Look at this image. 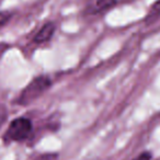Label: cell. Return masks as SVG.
I'll use <instances>...</instances> for the list:
<instances>
[{
	"instance_id": "cell-6",
	"label": "cell",
	"mask_w": 160,
	"mask_h": 160,
	"mask_svg": "<svg viewBox=\"0 0 160 160\" xmlns=\"http://www.w3.org/2000/svg\"><path fill=\"white\" fill-rule=\"evenodd\" d=\"M151 157H152L151 152H149V151H144V152H142L140 155H138L136 158H134L133 160H151Z\"/></svg>"
},
{
	"instance_id": "cell-1",
	"label": "cell",
	"mask_w": 160,
	"mask_h": 160,
	"mask_svg": "<svg viewBox=\"0 0 160 160\" xmlns=\"http://www.w3.org/2000/svg\"><path fill=\"white\" fill-rule=\"evenodd\" d=\"M52 81L46 76H38L34 78L31 82L21 91L18 97V103L20 105H28L35 101L51 87Z\"/></svg>"
},
{
	"instance_id": "cell-7",
	"label": "cell",
	"mask_w": 160,
	"mask_h": 160,
	"mask_svg": "<svg viewBox=\"0 0 160 160\" xmlns=\"http://www.w3.org/2000/svg\"><path fill=\"white\" fill-rule=\"evenodd\" d=\"M7 118V112H6L3 105H0V123H2Z\"/></svg>"
},
{
	"instance_id": "cell-5",
	"label": "cell",
	"mask_w": 160,
	"mask_h": 160,
	"mask_svg": "<svg viewBox=\"0 0 160 160\" xmlns=\"http://www.w3.org/2000/svg\"><path fill=\"white\" fill-rule=\"evenodd\" d=\"M11 18V13L8 11H5V12H0V28L3 27L8 21L10 20Z\"/></svg>"
},
{
	"instance_id": "cell-3",
	"label": "cell",
	"mask_w": 160,
	"mask_h": 160,
	"mask_svg": "<svg viewBox=\"0 0 160 160\" xmlns=\"http://www.w3.org/2000/svg\"><path fill=\"white\" fill-rule=\"evenodd\" d=\"M116 3V0H87L85 11L88 14H99L113 8Z\"/></svg>"
},
{
	"instance_id": "cell-4",
	"label": "cell",
	"mask_w": 160,
	"mask_h": 160,
	"mask_svg": "<svg viewBox=\"0 0 160 160\" xmlns=\"http://www.w3.org/2000/svg\"><path fill=\"white\" fill-rule=\"evenodd\" d=\"M54 32H55V25L52 22L46 23V24L43 25L42 29L35 34V36H34V42L38 43V44L48 42V41L53 38Z\"/></svg>"
},
{
	"instance_id": "cell-2",
	"label": "cell",
	"mask_w": 160,
	"mask_h": 160,
	"mask_svg": "<svg viewBox=\"0 0 160 160\" xmlns=\"http://www.w3.org/2000/svg\"><path fill=\"white\" fill-rule=\"evenodd\" d=\"M32 132V122L27 118H18L8 126L5 139L9 142H22L27 139Z\"/></svg>"
}]
</instances>
